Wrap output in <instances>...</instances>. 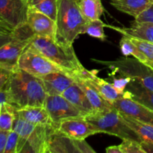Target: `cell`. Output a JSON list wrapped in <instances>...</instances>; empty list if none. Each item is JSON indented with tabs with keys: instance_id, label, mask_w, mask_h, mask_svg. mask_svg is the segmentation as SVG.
Instances as JSON below:
<instances>
[{
	"instance_id": "1",
	"label": "cell",
	"mask_w": 153,
	"mask_h": 153,
	"mask_svg": "<svg viewBox=\"0 0 153 153\" xmlns=\"http://www.w3.org/2000/svg\"><path fill=\"white\" fill-rule=\"evenodd\" d=\"M6 88L8 103L16 109L28 106H44L47 94L39 77L17 68L12 72Z\"/></svg>"
},
{
	"instance_id": "2",
	"label": "cell",
	"mask_w": 153,
	"mask_h": 153,
	"mask_svg": "<svg viewBox=\"0 0 153 153\" xmlns=\"http://www.w3.org/2000/svg\"><path fill=\"white\" fill-rule=\"evenodd\" d=\"M27 47L44 55L68 74L80 73L85 69L79 61L73 45L60 43L51 37L34 34Z\"/></svg>"
},
{
	"instance_id": "3",
	"label": "cell",
	"mask_w": 153,
	"mask_h": 153,
	"mask_svg": "<svg viewBox=\"0 0 153 153\" xmlns=\"http://www.w3.org/2000/svg\"><path fill=\"white\" fill-rule=\"evenodd\" d=\"M88 22L81 12L77 0H59L55 40L73 45L79 34H85Z\"/></svg>"
},
{
	"instance_id": "4",
	"label": "cell",
	"mask_w": 153,
	"mask_h": 153,
	"mask_svg": "<svg viewBox=\"0 0 153 153\" xmlns=\"http://www.w3.org/2000/svg\"><path fill=\"white\" fill-rule=\"evenodd\" d=\"M49 126L35 125L22 119L16 114L12 130L19 135L16 153H49Z\"/></svg>"
},
{
	"instance_id": "5",
	"label": "cell",
	"mask_w": 153,
	"mask_h": 153,
	"mask_svg": "<svg viewBox=\"0 0 153 153\" xmlns=\"http://www.w3.org/2000/svg\"><path fill=\"white\" fill-rule=\"evenodd\" d=\"M100 133L116 136L122 140L130 139L141 142L140 136L126 123L121 114L114 108L108 111H97L85 117Z\"/></svg>"
},
{
	"instance_id": "6",
	"label": "cell",
	"mask_w": 153,
	"mask_h": 153,
	"mask_svg": "<svg viewBox=\"0 0 153 153\" xmlns=\"http://www.w3.org/2000/svg\"><path fill=\"white\" fill-rule=\"evenodd\" d=\"M93 61L102 64L114 73L121 76L130 77L137 81L148 89L153 91V69L136 58H121L115 61H100L93 59Z\"/></svg>"
},
{
	"instance_id": "7",
	"label": "cell",
	"mask_w": 153,
	"mask_h": 153,
	"mask_svg": "<svg viewBox=\"0 0 153 153\" xmlns=\"http://www.w3.org/2000/svg\"><path fill=\"white\" fill-rule=\"evenodd\" d=\"M34 33L27 23L17 27L9 42L0 46V68L14 71L19 57L29 44Z\"/></svg>"
},
{
	"instance_id": "8",
	"label": "cell",
	"mask_w": 153,
	"mask_h": 153,
	"mask_svg": "<svg viewBox=\"0 0 153 153\" xmlns=\"http://www.w3.org/2000/svg\"><path fill=\"white\" fill-rule=\"evenodd\" d=\"M17 68L39 78L54 72H65L44 55L28 47L19 57Z\"/></svg>"
},
{
	"instance_id": "9",
	"label": "cell",
	"mask_w": 153,
	"mask_h": 153,
	"mask_svg": "<svg viewBox=\"0 0 153 153\" xmlns=\"http://www.w3.org/2000/svg\"><path fill=\"white\" fill-rule=\"evenodd\" d=\"M52 121V126L57 128L63 120L75 117H85L62 95H47L44 102Z\"/></svg>"
},
{
	"instance_id": "10",
	"label": "cell",
	"mask_w": 153,
	"mask_h": 153,
	"mask_svg": "<svg viewBox=\"0 0 153 153\" xmlns=\"http://www.w3.org/2000/svg\"><path fill=\"white\" fill-rule=\"evenodd\" d=\"M28 0H0V16L13 28L27 22Z\"/></svg>"
},
{
	"instance_id": "11",
	"label": "cell",
	"mask_w": 153,
	"mask_h": 153,
	"mask_svg": "<svg viewBox=\"0 0 153 153\" xmlns=\"http://www.w3.org/2000/svg\"><path fill=\"white\" fill-rule=\"evenodd\" d=\"M57 129L67 137L76 140H84L100 131L90 123L85 117H75L61 121Z\"/></svg>"
},
{
	"instance_id": "12",
	"label": "cell",
	"mask_w": 153,
	"mask_h": 153,
	"mask_svg": "<svg viewBox=\"0 0 153 153\" xmlns=\"http://www.w3.org/2000/svg\"><path fill=\"white\" fill-rule=\"evenodd\" d=\"M111 105L120 114L153 125V110L132 99L122 96Z\"/></svg>"
},
{
	"instance_id": "13",
	"label": "cell",
	"mask_w": 153,
	"mask_h": 153,
	"mask_svg": "<svg viewBox=\"0 0 153 153\" xmlns=\"http://www.w3.org/2000/svg\"><path fill=\"white\" fill-rule=\"evenodd\" d=\"M26 23L35 35L55 39L56 22L44 13L28 7Z\"/></svg>"
},
{
	"instance_id": "14",
	"label": "cell",
	"mask_w": 153,
	"mask_h": 153,
	"mask_svg": "<svg viewBox=\"0 0 153 153\" xmlns=\"http://www.w3.org/2000/svg\"><path fill=\"white\" fill-rule=\"evenodd\" d=\"M97 70H91L89 71L87 69H85L80 73H73L70 74H75L79 77L85 79L90 85H92L97 91L107 100L111 104L114 102L115 100L120 98L123 95L120 94L113 87L111 83L107 82L105 79H101L97 76Z\"/></svg>"
},
{
	"instance_id": "15",
	"label": "cell",
	"mask_w": 153,
	"mask_h": 153,
	"mask_svg": "<svg viewBox=\"0 0 153 153\" xmlns=\"http://www.w3.org/2000/svg\"><path fill=\"white\" fill-rule=\"evenodd\" d=\"M47 95H62L63 93L75 82L66 72H54L40 77Z\"/></svg>"
},
{
	"instance_id": "16",
	"label": "cell",
	"mask_w": 153,
	"mask_h": 153,
	"mask_svg": "<svg viewBox=\"0 0 153 153\" xmlns=\"http://www.w3.org/2000/svg\"><path fill=\"white\" fill-rule=\"evenodd\" d=\"M48 152L49 153H78L75 139L61 133L52 125L48 128Z\"/></svg>"
},
{
	"instance_id": "17",
	"label": "cell",
	"mask_w": 153,
	"mask_h": 153,
	"mask_svg": "<svg viewBox=\"0 0 153 153\" xmlns=\"http://www.w3.org/2000/svg\"><path fill=\"white\" fill-rule=\"evenodd\" d=\"M62 96L85 117L96 112L84 91L76 82L69 87Z\"/></svg>"
},
{
	"instance_id": "18",
	"label": "cell",
	"mask_w": 153,
	"mask_h": 153,
	"mask_svg": "<svg viewBox=\"0 0 153 153\" xmlns=\"http://www.w3.org/2000/svg\"><path fill=\"white\" fill-rule=\"evenodd\" d=\"M105 27L115 30L122 35L134 37L153 43V24L151 22H137L134 20L130 27L120 28L110 25H106Z\"/></svg>"
},
{
	"instance_id": "19",
	"label": "cell",
	"mask_w": 153,
	"mask_h": 153,
	"mask_svg": "<svg viewBox=\"0 0 153 153\" xmlns=\"http://www.w3.org/2000/svg\"><path fill=\"white\" fill-rule=\"evenodd\" d=\"M73 78L75 82L80 87L89 100L91 105L94 108L95 111H108L114 108L112 105L107 101L97 89L94 88L91 85H90L88 82L83 79L82 78L76 76L75 74H69Z\"/></svg>"
},
{
	"instance_id": "20",
	"label": "cell",
	"mask_w": 153,
	"mask_h": 153,
	"mask_svg": "<svg viewBox=\"0 0 153 153\" xmlns=\"http://www.w3.org/2000/svg\"><path fill=\"white\" fill-rule=\"evenodd\" d=\"M123 96L132 99L153 110V91L146 88L137 81L132 79L127 85Z\"/></svg>"
},
{
	"instance_id": "21",
	"label": "cell",
	"mask_w": 153,
	"mask_h": 153,
	"mask_svg": "<svg viewBox=\"0 0 153 153\" xmlns=\"http://www.w3.org/2000/svg\"><path fill=\"white\" fill-rule=\"evenodd\" d=\"M16 114L35 125H52L50 117L44 106H28L16 109Z\"/></svg>"
},
{
	"instance_id": "22",
	"label": "cell",
	"mask_w": 153,
	"mask_h": 153,
	"mask_svg": "<svg viewBox=\"0 0 153 153\" xmlns=\"http://www.w3.org/2000/svg\"><path fill=\"white\" fill-rule=\"evenodd\" d=\"M114 7L134 19L153 4V0H110Z\"/></svg>"
},
{
	"instance_id": "23",
	"label": "cell",
	"mask_w": 153,
	"mask_h": 153,
	"mask_svg": "<svg viewBox=\"0 0 153 153\" xmlns=\"http://www.w3.org/2000/svg\"><path fill=\"white\" fill-rule=\"evenodd\" d=\"M81 12L88 21L100 19L105 11L101 0H77Z\"/></svg>"
},
{
	"instance_id": "24",
	"label": "cell",
	"mask_w": 153,
	"mask_h": 153,
	"mask_svg": "<svg viewBox=\"0 0 153 153\" xmlns=\"http://www.w3.org/2000/svg\"><path fill=\"white\" fill-rule=\"evenodd\" d=\"M121 115L126 123L140 136L142 140L153 142V125L140 122L123 114Z\"/></svg>"
},
{
	"instance_id": "25",
	"label": "cell",
	"mask_w": 153,
	"mask_h": 153,
	"mask_svg": "<svg viewBox=\"0 0 153 153\" xmlns=\"http://www.w3.org/2000/svg\"><path fill=\"white\" fill-rule=\"evenodd\" d=\"M59 0H28V7L44 13L56 21Z\"/></svg>"
},
{
	"instance_id": "26",
	"label": "cell",
	"mask_w": 153,
	"mask_h": 153,
	"mask_svg": "<svg viewBox=\"0 0 153 153\" xmlns=\"http://www.w3.org/2000/svg\"><path fill=\"white\" fill-rule=\"evenodd\" d=\"M120 49L124 56L128 57L129 55H132L134 58L139 60L143 64L147 65V60H146L145 55L139 49V48L131 41L130 37L123 35L122 38L120 41Z\"/></svg>"
},
{
	"instance_id": "27",
	"label": "cell",
	"mask_w": 153,
	"mask_h": 153,
	"mask_svg": "<svg viewBox=\"0 0 153 153\" xmlns=\"http://www.w3.org/2000/svg\"><path fill=\"white\" fill-rule=\"evenodd\" d=\"M16 110L13 106L7 102H4L0 106V129L11 131L16 118Z\"/></svg>"
},
{
	"instance_id": "28",
	"label": "cell",
	"mask_w": 153,
	"mask_h": 153,
	"mask_svg": "<svg viewBox=\"0 0 153 153\" xmlns=\"http://www.w3.org/2000/svg\"><path fill=\"white\" fill-rule=\"evenodd\" d=\"M106 24H105L100 19L89 21L85 28V34L101 40H105L106 39V35L104 31V28Z\"/></svg>"
},
{
	"instance_id": "29",
	"label": "cell",
	"mask_w": 153,
	"mask_h": 153,
	"mask_svg": "<svg viewBox=\"0 0 153 153\" xmlns=\"http://www.w3.org/2000/svg\"><path fill=\"white\" fill-rule=\"evenodd\" d=\"M131 40L145 55L147 60V65L153 69V43L134 37H131Z\"/></svg>"
},
{
	"instance_id": "30",
	"label": "cell",
	"mask_w": 153,
	"mask_h": 153,
	"mask_svg": "<svg viewBox=\"0 0 153 153\" xmlns=\"http://www.w3.org/2000/svg\"><path fill=\"white\" fill-rule=\"evenodd\" d=\"M119 147L121 153H144L140 142L134 140H123L122 143L119 145Z\"/></svg>"
},
{
	"instance_id": "31",
	"label": "cell",
	"mask_w": 153,
	"mask_h": 153,
	"mask_svg": "<svg viewBox=\"0 0 153 153\" xmlns=\"http://www.w3.org/2000/svg\"><path fill=\"white\" fill-rule=\"evenodd\" d=\"M19 135L13 130L9 131L4 153H16Z\"/></svg>"
},
{
	"instance_id": "32",
	"label": "cell",
	"mask_w": 153,
	"mask_h": 153,
	"mask_svg": "<svg viewBox=\"0 0 153 153\" xmlns=\"http://www.w3.org/2000/svg\"><path fill=\"white\" fill-rule=\"evenodd\" d=\"M111 76H112L111 75ZM132 79L130 77H124L122 76L120 78H115L112 76L111 79V84L113 85L114 88L116 89V91L119 93L120 94L123 95L124 92L126 91L127 85H128Z\"/></svg>"
},
{
	"instance_id": "33",
	"label": "cell",
	"mask_w": 153,
	"mask_h": 153,
	"mask_svg": "<svg viewBox=\"0 0 153 153\" xmlns=\"http://www.w3.org/2000/svg\"><path fill=\"white\" fill-rule=\"evenodd\" d=\"M75 144L78 153H95L96 151L84 140H76Z\"/></svg>"
},
{
	"instance_id": "34",
	"label": "cell",
	"mask_w": 153,
	"mask_h": 153,
	"mask_svg": "<svg viewBox=\"0 0 153 153\" xmlns=\"http://www.w3.org/2000/svg\"><path fill=\"white\" fill-rule=\"evenodd\" d=\"M134 20L137 22H151L153 24V4L149 7H148L145 11H143L140 16H137Z\"/></svg>"
},
{
	"instance_id": "35",
	"label": "cell",
	"mask_w": 153,
	"mask_h": 153,
	"mask_svg": "<svg viewBox=\"0 0 153 153\" xmlns=\"http://www.w3.org/2000/svg\"><path fill=\"white\" fill-rule=\"evenodd\" d=\"M11 70L0 69V91L5 86L12 73Z\"/></svg>"
},
{
	"instance_id": "36",
	"label": "cell",
	"mask_w": 153,
	"mask_h": 153,
	"mask_svg": "<svg viewBox=\"0 0 153 153\" xmlns=\"http://www.w3.org/2000/svg\"><path fill=\"white\" fill-rule=\"evenodd\" d=\"M15 28L8 23L0 20V34H13Z\"/></svg>"
},
{
	"instance_id": "37",
	"label": "cell",
	"mask_w": 153,
	"mask_h": 153,
	"mask_svg": "<svg viewBox=\"0 0 153 153\" xmlns=\"http://www.w3.org/2000/svg\"><path fill=\"white\" fill-rule=\"evenodd\" d=\"M9 131L0 129V153H4Z\"/></svg>"
},
{
	"instance_id": "38",
	"label": "cell",
	"mask_w": 153,
	"mask_h": 153,
	"mask_svg": "<svg viewBox=\"0 0 153 153\" xmlns=\"http://www.w3.org/2000/svg\"><path fill=\"white\" fill-rule=\"evenodd\" d=\"M140 143L144 153H153V142L142 140Z\"/></svg>"
},
{
	"instance_id": "39",
	"label": "cell",
	"mask_w": 153,
	"mask_h": 153,
	"mask_svg": "<svg viewBox=\"0 0 153 153\" xmlns=\"http://www.w3.org/2000/svg\"><path fill=\"white\" fill-rule=\"evenodd\" d=\"M4 102L8 103V93H7V89L6 88V85L0 91V106Z\"/></svg>"
},
{
	"instance_id": "40",
	"label": "cell",
	"mask_w": 153,
	"mask_h": 153,
	"mask_svg": "<svg viewBox=\"0 0 153 153\" xmlns=\"http://www.w3.org/2000/svg\"><path fill=\"white\" fill-rule=\"evenodd\" d=\"M13 37V34H0V46H3L6 43L10 41Z\"/></svg>"
},
{
	"instance_id": "41",
	"label": "cell",
	"mask_w": 153,
	"mask_h": 153,
	"mask_svg": "<svg viewBox=\"0 0 153 153\" xmlns=\"http://www.w3.org/2000/svg\"><path fill=\"white\" fill-rule=\"evenodd\" d=\"M105 152L107 153H121L119 145H114V146H108V147L106 148Z\"/></svg>"
},
{
	"instance_id": "42",
	"label": "cell",
	"mask_w": 153,
	"mask_h": 153,
	"mask_svg": "<svg viewBox=\"0 0 153 153\" xmlns=\"http://www.w3.org/2000/svg\"><path fill=\"white\" fill-rule=\"evenodd\" d=\"M0 20H1V21H3V22H5V21H4V19H2V18H1V16H0Z\"/></svg>"
},
{
	"instance_id": "43",
	"label": "cell",
	"mask_w": 153,
	"mask_h": 153,
	"mask_svg": "<svg viewBox=\"0 0 153 153\" xmlns=\"http://www.w3.org/2000/svg\"><path fill=\"white\" fill-rule=\"evenodd\" d=\"M0 69H1V68H0Z\"/></svg>"
}]
</instances>
